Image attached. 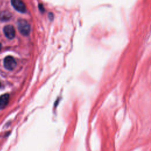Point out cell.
<instances>
[{
	"instance_id": "8992f818",
	"label": "cell",
	"mask_w": 151,
	"mask_h": 151,
	"mask_svg": "<svg viewBox=\"0 0 151 151\" xmlns=\"http://www.w3.org/2000/svg\"><path fill=\"white\" fill-rule=\"evenodd\" d=\"M1 47H2V45H1V44L0 43V50H1Z\"/></svg>"
},
{
	"instance_id": "277c9868",
	"label": "cell",
	"mask_w": 151,
	"mask_h": 151,
	"mask_svg": "<svg viewBox=\"0 0 151 151\" xmlns=\"http://www.w3.org/2000/svg\"><path fill=\"white\" fill-rule=\"evenodd\" d=\"M4 33L5 35L9 39H12L15 37V31L12 25H8L4 28Z\"/></svg>"
},
{
	"instance_id": "52a82bcc",
	"label": "cell",
	"mask_w": 151,
	"mask_h": 151,
	"mask_svg": "<svg viewBox=\"0 0 151 151\" xmlns=\"http://www.w3.org/2000/svg\"><path fill=\"white\" fill-rule=\"evenodd\" d=\"M0 86H1V84H0Z\"/></svg>"
},
{
	"instance_id": "6da1fadb",
	"label": "cell",
	"mask_w": 151,
	"mask_h": 151,
	"mask_svg": "<svg viewBox=\"0 0 151 151\" xmlns=\"http://www.w3.org/2000/svg\"><path fill=\"white\" fill-rule=\"evenodd\" d=\"M18 29L19 32L24 35L27 36L30 32V25L28 22L24 19H19L17 22Z\"/></svg>"
},
{
	"instance_id": "7a4b0ae2",
	"label": "cell",
	"mask_w": 151,
	"mask_h": 151,
	"mask_svg": "<svg viewBox=\"0 0 151 151\" xmlns=\"http://www.w3.org/2000/svg\"><path fill=\"white\" fill-rule=\"evenodd\" d=\"M4 65L6 69L8 70H12L15 68L17 62L12 57L7 56L4 60Z\"/></svg>"
},
{
	"instance_id": "5b68a950",
	"label": "cell",
	"mask_w": 151,
	"mask_h": 151,
	"mask_svg": "<svg viewBox=\"0 0 151 151\" xmlns=\"http://www.w3.org/2000/svg\"><path fill=\"white\" fill-rule=\"evenodd\" d=\"M9 94L6 93L0 96V109H4L8 103Z\"/></svg>"
},
{
	"instance_id": "3957f363",
	"label": "cell",
	"mask_w": 151,
	"mask_h": 151,
	"mask_svg": "<svg viewBox=\"0 0 151 151\" xmlns=\"http://www.w3.org/2000/svg\"><path fill=\"white\" fill-rule=\"evenodd\" d=\"M11 4L18 11L24 13L26 11V6L22 0H11Z\"/></svg>"
}]
</instances>
